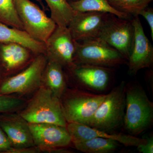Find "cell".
I'll use <instances>...</instances> for the list:
<instances>
[{
    "label": "cell",
    "instance_id": "obj_1",
    "mask_svg": "<svg viewBox=\"0 0 153 153\" xmlns=\"http://www.w3.org/2000/svg\"><path fill=\"white\" fill-rule=\"evenodd\" d=\"M29 123H50L66 127L60 99L42 85L20 113Z\"/></svg>",
    "mask_w": 153,
    "mask_h": 153
},
{
    "label": "cell",
    "instance_id": "obj_2",
    "mask_svg": "<svg viewBox=\"0 0 153 153\" xmlns=\"http://www.w3.org/2000/svg\"><path fill=\"white\" fill-rule=\"evenodd\" d=\"M153 120V103L141 87H126V108L123 124L131 135L139 134L151 125Z\"/></svg>",
    "mask_w": 153,
    "mask_h": 153
},
{
    "label": "cell",
    "instance_id": "obj_3",
    "mask_svg": "<svg viewBox=\"0 0 153 153\" xmlns=\"http://www.w3.org/2000/svg\"><path fill=\"white\" fill-rule=\"evenodd\" d=\"M126 87L125 82L122 81L106 94L85 125L110 132L123 124L126 108Z\"/></svg>",
    "mask_w": 153,
    "mask_h": 153
},
{
    "label": "cell",
    "instance_id": "obj_4",
    "mask_svg": "<svg viewBox=\"0 0 153 153\" xmlns=\"http://www.w3.org/2000/svg\"><path fill=\"white\" fill-rule=\"evenodd\" d=\"M74 63L111 68L127 63V60L104 41L94 38L76 41Z\"/></svg>",
    "mask_w": 153,
    "mask_h": 153
},
{
    "label": "cell",
    "instance_id": "obj_5",
    "mask_svg": "<svg viewBox=\"0 0 153 153\" xmlns=\"http://www.w3.org/2000/svg\"><path fill=\"white\" fill-rule=\"evenodd\" d=\"M14 3L24 30L45 44L57 26L55 22L30 0H14Z\"/></svg>",
    "mask_w": 153,
    "mask_h": 153
},
{
    "label": "cell",
    "instance_id": "obj_6",
    "mask_svg": "<svg viewBox=\"0 0 153 153\" xmlns=\"http://www.w3.org/2000/svg\"><path fill=\"white\" fill-rule=\"evenodd\" d=\"M105 96L81 91H75L65 96L60 101L67 123L87 124Z\"/></svg>",
    "mask_w": 153,
    "mask_h": 153
},
{
    "label": "cell",
    "instance_id": "obj_7",
    "mask_svg": "<svg viewBox=\"0 0 153 153\" xmlns=\"http://www.w3.org/2000/svg\"><path fill=\"white\" fill-rule=\"evenodd\" d=\"M47 61L45 54L36 55L24 70L0 83V94L27 93L40 86Z\"/></svg>",
    "mask_w": 153,
    "mask_h": 153
},
{
    "label": "cell",
    "instance_id": "obj_8",
    "mask_svg": "<svg viewBox=\"0 0 153 153\" xmlns=\"http://www.w3.org/2000/svg\"><path fill=\"white\" fill-rule=\"evenodd\" d=\"M132 19H122L111 14L97 38L116 49L127 60L133 44Z\"/></svg>",
    "mask_w": 153,
    "mask_h": 153
},
{
    "label": "cell",
    "instance_id": "obj_9",
    "mask_svg": "<svg viewBox=\"0 0 153 153\" xmlns=\"http://www.w3.org/2000/svg\"><path fill=\"white\" fill-rule=\"evenodd\" d=\"M45 44L48 60L57 62L67 70L74 66L76 41L67 27L57 25Z\"/></svg>",
    "mask_w": 153,
    "mask_h": 153
},
{
    "label": "cell",
    "instance_id": "obj_10",
    "mask_svg": "<svg viewBox=\"0 0 153 153\" xmlns=\"http://www.w3.org/2000/svg\"><path fill=\"white\" fill-rule=\"evenodd\" d=\"M34 145L44 152H67L71 143L66 127L50 123H29Z\"/></svg>",
    "mask_w": 153,
    "mask_h": 153
},
{
    "label": "cell",
    "instance_id": "obj_11",
    "mask_svg": "<svg viewBox=\"0 0 153 153\" xmlns=\"http://www.w3.org/2000/svg\"><path fill=\"white\" fill-rule=\"evenodd\" d=\"M133 44L128 59L129 73L135 75L141 69L153 63V47L144 31L139 16L133 17Z\"/></svg>",
    "mask_w": 153,
    "mask_h": 153
},
{
    "label": "cell",
    "instance_id": "obj_12",
    "mask_svg": "<svg viewBox=\"0 0 153 153\" xmlns=\"http://www.w3.org/2000/svg\"><path fill=\"white\" fill-rule=\"evenodd\" d=\"M110 14L76 12L67 27L73 39L77 42L97 38Z\"/></svg>",
    "mask_w": 153,
    "mask_h": 153
},
{
    "label": "cell",
    "instance_id": "obj_13",
    "mask_svg": "<svg viewBox=\"0 0 153 153\" xmlns=\"http://www.w3.org/2000/svg\"><path fill=\"white\" fill-rule=\"evenodd\" d=\"M0 127L10 140L13 148L35 146L29 123L20 114L13 112L1 114Z\"/></svg>",
    "mask_w": 153,
    "mask_h": 153
},
{
    "label": "cell",
    "instance_id": "obj_14",
    "mask_svg": "<svg viewBox=\"0 0 153 153\" xmlns=\"http://www.w3.org/2000/svg\"><path fill=\"white\" fill-rule=\"evenodd\" d=\"M66 128L71 137V143L92 138L102 137L114 140L126 146L137 147L146 140V139L140 138L130 134H111L82 124L69 123H67Z\"/></svg>",
    "mask_w": 153,
    "mask_h": 153
},
{
    "label": "cell",
    "instance_id": "obj_15",
    "mask_svg": "<svg viewBox=\"0 0 153 153\" xmlns=\"http://www.w3.org/2000/svg\"><path fill=\"white\" fill-rule=\"evenodd\" d=\"M68 70L79 83L99 91L106 88L111 76V68L90 64H74Z\"/></svg>",
    "mask_w": 153,
    "mask_h": 153
},
{
    "label": "cell",
    "instance_id": "obj_16",
    "mask_svg": "<svg viewBox=\"0 0 153 153\" xmlns=\"http://www.w3.org/2000/svg\"><path fill=\"white\" fill-rule=\"evenodd\" d=\"M36 55L20 44H0V68L5 74H10L29 64Z\"/></svg>",
    "mask_w": 153,
    "mask_h": 153
},
{
    "label": "cell",
    "instance_id": "obj_17",
    "mask_svg": "<svg viewBox=\"0 0 153 153\" xmlns=\"http://www.w3.org/2000/svg\"><path fill=\"white\" fill-rule=\"evenodd\" d=\"M0 44H20L36 55L45 54V44L35 40L25 30L12 27L0 22Z\"/></svg>",
    "mask_w": 153,
    "mask_h": 153
},
{
    "label": "cell",
    "instance_id": "obj_18",
    "mask_svg": "<svg viewBox=\"0 0 153 153\" xmlns=\"http://www.w3.org/2000/svg\"><path fill=\"white\" fill-rule=\"evenodd\" d=\"M60 64L48 60L42 76V82L59 99L66 92V76Z\"/></svg>",
    "mask_w": 153,
    "mask_h": 153
},
{
    "label": "cell",
    "instance_id": "obj_19",
    "mask_svg": "<svg viewBox=\"0 0 153 153\" xmlns=\"http://www.w3.org/2000/svg\"><path fill=\"white\" fill-rule=\"evenodd\" d=\"M69 4L75 12H101L113 14L122 19L133 18L131 16L116 10L107 0H79Z\"/></svg>",
    "mask_w": 153,
    "mask_h": 153
},
{
    "label": "cell",
    "instance_id": "obj_20",
    "mask_svg": "<svg viewBox=\"0 0 153 153\" xmlns=\"http://www.w3.org/2000/svg\"><path fill=\"white\" fill-rule=\"evenodd\" d=\"M77 150L85 153H108L114 152L119 143L114 140L102 137L72 143Z\"/></svg>",
    "mask_w": 153,
    "mask_h": 153
},
{
    "label": "cell",
    "instance_id": "obj_21",
    "mask_svg": "<svg viewBox=\"0 0 153 153\" xmlns=\"http://www.w3.org/2000/svg\"><path fill=\"white\" fill-rule=\"evenodd\" d=\"M50 9L51 17L57 26L67 27L76 12L66 0H44Z\"/></svg>",
    "mask_w": 153,
    "mask_h": 153
},
{
    "label": "cell",
    "instance_id": "obj_22",
    "mask_svg": "<svg viewBox=\"0 0 153 153\" xmlns=\"http://www.w3.org/2000/svg\"><path fill=\"white\" fill-rule=\"evenodd\" d=\"M110 4L119 12L131 16H139L145 8L149 7L153 0H107Z\"/></svg>",
    "mask_w": 153,
    "mask_h": 153
},
{
    "label": "cell",
    "instance_id": "obj_23",
    "mask_svg": "<svg viewBox=\"0 0 153 153\" xmlns=\"http://www.w3.org/2000/svg\"><path fill=\"white\" fill-rule=\"evenodd\" d=\"M0 22L24 30L15 7L14 0H0Z\"/></svg>",
    "mask_w": 153,
    "mask_h": 153
},
{
    "label": "cell",
    "instance_id": "obj_24",
    "mask_svg": "<svg viewBox=\"0 0 153 153\" xmlns=\"http://www.w3.org/2000/svg\"><path fill=\"white\" fill-rule=\"evenodd\" d=\"M25 103L26 102L22 99L0 94V114L14 112L23 107Z\"/></svg>",
    "mask_w": 153,
    "mask_h": 153
},
{
    "label": "cell",
    "instance_id": "obj_25",
    "mask_svg": "<svg viewBox=\"0 0 153 153\" xmlns=\"http://www.w3.org/2000/svg\"><path fill=\"white\" fill-rule=\"evenodd\" d=\"M139 15L142 16L149 24L150 28L151 37L153 41V9L147 7L140 12Z\"/></svg>",
    "mask_w": 153,
    "mask_h": 153
},
{
    "label": "cell",
    "instance_id": "obj_26",
    "mask_svg": "<svg viewBox=\"0 0 153 153\" xmlns=\"http://www.w3.org/2000/svg\"><path fill=\"white\" fill-rule=\"evenodd\" d=\"M12 147L10 140L0 127V152L6 153Z\"/></svg>",
    "mask_w": 153,
    "mask_h": 153
},
{
    "label": "cell",
    "instance_id": "obj_27",
    "mask_svg": "<svg viewBox=\"0 0 153 153\" xmlns=\"http://www.w3.org/2000/svg\"><path fill=\"white\" fill-rule=\"evenodd\" d=\"M139 152L141 153H153V138L150 137L146 139V141L137 147Z\"/></svg>",
    "mask_w": 153,
    "mask_h": 153
},
{
    "label": "cell",
    "instance_id": "obj_28",
    "mask_svg": "<svg viewBox=\"0 0 153 153\" xmlns=\"http://www.w3.org/2000/svg\"><path fill=\"white\" fill-rule=\"evenodd\" d=\"M40 150L36 146L29 148H14L9 150L7 153H34L39 152Z\"/></svg>",
    "mask_w": 153,
    "mask_h": 153
},
{
    "label": "cell",
    "instance_id": "obj_29",
    "mask_svg": "<svg viewBox=\"0 0 153 153\" xmlns=\"http://www.w3.org/2000/svg\"><path fill=\"white\" fill-rule=\"evenodd\" d=\"M36 1L40 3L41 5H42V6H43V7H44V4H43L42 0H36Z\"/></svg>",
    "mask_w": 153,
    "mask_h": 153
},
{
    "label": "cell",
    "instance_id": "obj_30",
    "mask_svg": "<svg viewBox=\"0 0 153 153\" xmlns=\"http://www.w3.org/2000/svg\"><path fill=\"white\" fill-rule=\"evenodd\" d=\"M68 3L73 2L76 1H79V0H66Z\"/></svg>",
    "mask_w": 153,
    "mask_h": 153
},
{
    "label": "cell",
    "instance_id": "obj_31",
    "mask_svg": "<svg viewBox=\"0 0 153 153\" xmlns=\"http://www.w3.org/2000/svg\"><path fill=\"white\" fill-rule=\"evenodd\" d=\"M0 76H1V72H0Z\"/></svg>",
    "mask_w": 153,
    "mask_h": 153
}]
</instances>
